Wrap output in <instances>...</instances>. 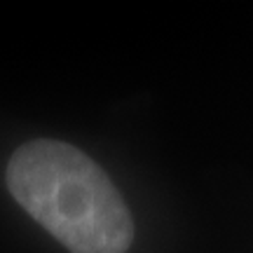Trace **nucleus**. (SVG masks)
<instances>
[{"label": "nucleus", "mask_w": 253, "mask_h": 253, "mask_svg": "<svg viewBox=\"0 0 253 253\" xmlns=\"http://www.w3.org/2000/svg\"><path fill=\"white\" fill-rule=\"evenodd\" d=\"M12 197L71 253H126L134 223L108 173L75 145L31 141L7 164Z\"/></svg>", "instance_id": "f257e3e1"}]
</instances>
